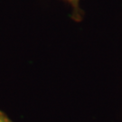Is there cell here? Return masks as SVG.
<instances>
[{
	"mask_svg": "<svg viewBox=\"0 0 122 122\" xmlns=\"http://www.w3.org/2000/svg\"><path fill=\"white\" fill-rule=\"evenodd\" d=\"M67 1L69 4L72 6V9H73V15L72 16L75 20H81L82 18V13H81V10L80 8V0H65Z\"/></svg>",
	"mask_w": 122,
	"mask_h": 122,
	"instance_id": "obj_1",
	"label": "cell"
},
{
	"mask_svg": "<svg viewBox=\"0 0 122 122\" xmlns=\"http://www.w3.org/2000/svg\"><path fill=\"white\" fill-rule=\"evenodd\" d=\"M0 122H13L7 117V115L0 110Z\"/></svg>",
	"mask_w": 122,
	"mask_h": 122,
	"instance_id": "obj_2",
	"label": "cell"
}]
</instances>
